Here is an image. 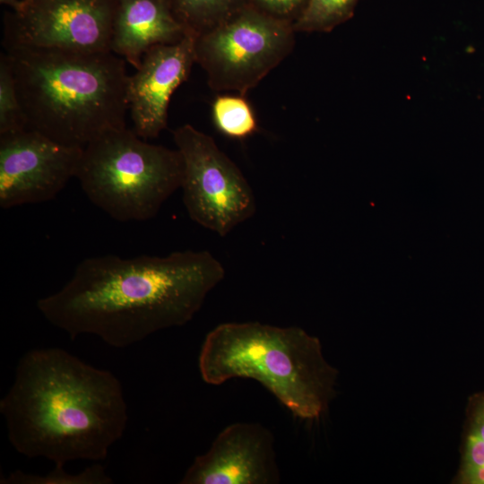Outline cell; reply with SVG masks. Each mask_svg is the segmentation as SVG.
<instances>
[{"mask_svg":"<svg viewBox=\"0 0 484 484\" xmlns=\"http://www.w3.org/2000/svg\"><path fill=\"white\" fill-rule=\"evenodd\" d=\"M183 160V203L191 220L220 237L252 218L254 191L236 163L214 139L192 125L173 131Z\"/></svg>","mask_w":484,"mask_h":484,"instance_id":"cell-7","label":"cell"},{"mask_svg":"<svg viewBox=\"0 0 484 484\" xmlns=\"http://www.w3.org/2000/svg\"><path fill=\"white\" fill-rule=\"evenodd\" d=\"M110 50L135 69L151 48L175 43L188 32L168 0H117Z\"/></svg>","mask_w":484,"mask_h":484,"instance_id":"cell-12","label":"cell"},{"mask_svg":"<svg viewBox=\"0 0 484 484\" xmlns=\"http://www.w3.org/2000/svg\"><path fill=\"white\" fill-rule=\"evenodd\" d=\"M117 0H22L6 19L4 48L110 50Z\"/></svg>","mask_w":484,"mask_h":484,"instance_id":"cell-8","label":"cell"},{"mask_svg":"<svg viewBox=\"0 0 484 484\" xmlns=\"http://www.w3.org/2000/svg\"><path fill=\"white\" fill-rule=\"evenodd\" d=\"M188 33L198 35L248 3L247 0H168Z\"/></svg>","mask_w":484,"mask_h":484,"instance_id":"cell-14","label":"cell"},{"mask_svg":"<svg viewBox=\"0 0 484 484\" xmlns=\"http://www.w3.org/2000/svg\"><path fill=\"white\" fill-rule=\"evenodd\" d=\"M279 471L271 432L257 423L225 428L210 449L197 456L182 484H272Z\"/></svg>","mask_w":484,"mask_h":484,"instance_id":"cell-10","label":"cell"},{"mask_svg":"<svg viewBox=\"0 0 484 484\" xmlns=\"http://www.w3.org/2000/svg\"><path fill=\"white\" fill-rule=\"evenodd\" d=\"M112 482L105 467L100 463H94L75 474L66 472L65 466L59 465H55L54 469L45 475L25 473L17 470L1 478L0 481L1 484H110Z\"/></svg>","mask_w":484,"mask_h":484,"instance_id":"cell-17","label":"cell"},{"mask_svg":"<svg viewBox=\"0 0 484 484\" xmlns=\"http://www.w3.org/2000/svg\"><path fill=\"white\" fill-rule=\"evenodd\" d=\"M293 24L246 4L194 38L210 88L245 96L293 50Z\"/></svg>","mask_w":484,"mask_h":484,"instance_id":"cell-6","label":"cell"},{"mask_svg":"<svg viewBox=\"0 0 484 484\" xmlns=\"http://www.w3.org/2000/svg\"><path fill=\"white\" fill-rule=\"evenodd\" d=\"M459 484H484V392L471 397L462 436Z\"/></svg>","mask_w":484,"mask_h":484,"instance_id":"cell-13","label":"cell"},{"mask_svg":"<svg viewBox=\"0 0 484 484\" xmlns=\"http://www.w3.org/2000/svg\"><path fill=\"white\" fill-rule=\"evenodd\" d=\"M195 35L149 49L127 81V103L134 128L143 139L166 129L168 108L175 91L187 80L195 64Z\"/></svg>","mask_w":484,"mask_h":484,"instance_id":"cell-11","label":"cell"},{"mask_svg":"<svg viewBox=\"0 0 484 484\" xmlns=\"http://www.w3.org/2000/svg\"><path fill=\"white\" fill-rule=\"evenodd\" d=\"M360 0H307L293 23L296 32H330L350 20Z\"/></svg>","mask_w":484,"mask_h":484,"instance_id":"cell-16","label":"cell"},{"mask_svg":"<svg viewBox=\"0 0 484 484\" xmlns=\"http://www.w3.org/2000/svg\"><path fill=\"white\" fill-rule=\"evenodd\" d=\"M224 277L222 264L207 250L92 256L37 308L72 340L91 334L125 348L190 322Z\"/></svg>","mask_w":484,"mask_h":484,"instance_id":"cell-1","label":"cell"},{"mask_svg":"<svg viewBox=\"0 0 484 484\" xmlns=\"http://www.w3.org/2000/svg\"><path fill=\"white\" fill-rule=\"evenodd\" d=\"M250 4L274 18L294 23L307 0H247Z\"/></svg>","mask_w":484,"mask_h":484,"instance_id":"cell-19","label":"cell"},{"mask_svg":"<svg viewBox=\"0 0 484 484\" xmlns=\"http://www.w3.org/2000/svg\"><path fill=\"white\" fill-rule=\"evenodd\" d=\"M82 151L28 129L0 135V207L56 198L75 177Z\"/></svg>","mask_w":484,"mask_h":484,"instance_id":"cell-9","label":"cell"},{"mask_svg":"<svg viewBox=\"0 0 484 484\" xmlns=\"http://www.w3.org/2000/svg\"><path fill=\"white\" fill-rule=\"evenodd\" d=\"M0 412L17 453L59 466L105 460L128 419L117 376L56 347L23 354Z\"/></svg>","mask_w":484,"mask_h":484,"instance_id":"cell-2","label":"cell"},{"mask_svg":"<svg viewBox=\"0 0 484 484\" xmlns=\"http://www.w3.org/2000/svg\"><path fill=\"white\" fill-rule=\"evenodd\" d=\"M26 129L83 149L125 127L126 61L111 51L4 48Z\"/></svg>","mask_w":484,"mask_h":484,"instance_id":"cell-3","label":"cell"},{"mask_svg":"<svg viewBox=\"0 0 484 484\" xmlns=\"http://www.w3.org/2000/svg\"><path fill=\"white\" fill-rule=\"evenodd\" d=\"M2 4L12 7L14 11L18 10L22 4V0H0Z\"/></svg>","mask_w":484,"mask_h":484,"instance_id":"cell-20","label":"cell"},{"mask_svg":"<svg viewBox=\"0 0 484 484\" xmlns=\"http://www.w3.org/2000/svg\"><path fill=\"white\" fill-rule=\"evenodd\" d=\"M198 366L209 385L256 380L304 419H319L328 409L338 376L318 338L297 326L260 322L217 325L204 339Z\"/></svg>","mask_w":484,"mask_h":484,"instance_id":"cell-4","label":"cell"},{"mask_svg":"<svg viewBox=\"0 0 484 484\" xmlns=\"http://www.w3.org/2000/svg\"><path fill=\"white\" fill-rule=\"evenodd\" d=\"M212 115L216 128L224 135L244 139L257 130L256 117L242 95H220L212 102Z\"/></svg>","mask_w":484,"mask_h":484,"instance_id":"cell-15","label":"cell"},{"mask_svg":"<svg viewBox=\"0 0 484 484\" xmlns=\"http://www.w3.org/2000/svg\"><path fill=\"white\" fill-rule=\"evenodd\" d=\"M26 130L11 65L5 53L0 56V135Z\"/></svg>","mask_w":484,"mask_h":484,"instance_id":"cell-18","label":"cell"},{"mask_svg":"<svg viewBox=\"0 0 484 484\" xmlns=\"http://www.w3.org/2000/svg\"><path fill=\"white\" fill-rule=\"evenodd\" d=\"M183 170L177 149L150 143L125 126L82 149L75 178L87 198L112 219L145 221L181 187Z\"/></svg>","mask_w":484,"mask_h":484,"instance_id":"cell-5","label":"cell"}]
</instances>
